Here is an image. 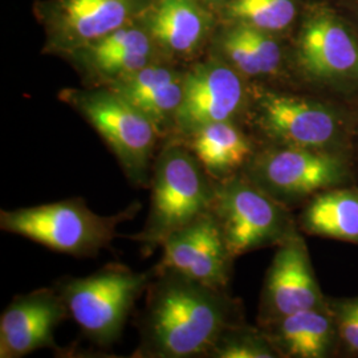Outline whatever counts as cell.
Listing matches in <instances>:
<instances>
[{
  "label": "cell",
  "instance_id": "1",
  "mask_svg": "<svg viewBox=\"0 0 358 358\" xmlns=\"http://www.w3.org/2000/svg\"><path fill=\"white\" fill-rule=\"evenodd\" d=\"M238 325V307L227 289L154 267L133 357H207L217 338Z\"/></svg>",
  "mask_w": 358,
  "mask_h": 358
},
{
  "label": "cell",
  "instance_id": "2",
  "mask_svg": "<svg viewBox=\"0 0 358 358\" xmlns=\"http://www.w3.org/2000/svg\"><path fill=\"white\" fill-rule=\"evenodd\" d=\"M150 187V208L145 226L130 236L150 250L162 247L171 234L213 211L217 194V182L177 141H166L158 150Z\"/></svg>",
  "mask_w": 358,
  "mask_h": 358
},
{
  "label": "cell",
  "instance_id": "3",
  "mask_svg": "<svg viewBox=\"0 0 358 358\" xmlns=\"http://www.w3.org/2000/svg\"><path fill=\"white\" fill-rule=\"evenodd\" d=\"M134 202L113 215H100L81 198L0 211V229L23 236L56 252L94 257L108 248L121 223L136 217Z\"/></svg>",
  "mask_w": 358,
  "mask_h": 358
},
{
  "label": "cell",
  "instance_id": "4",
  "mask_svg": "<svg viewBox=\"0 0 358 358\" xmlns=\"http://www.w3.org/2000/svg\"><path fill=\"white\" fill-rule=\"evenodd\" d=\"M153 276L154 268L137 272L110 263L90 276L64 278L56 288L83 333L97 345L110 346L121 337Z\"/></svg>",
  "mask_w": 358,
  "mask_h": 358
},
{
  "label": "cell",
  "instance_id": "5",
  "mask_svg": "<svg viewBox=\"0 0 358 358\" xmlns=\"http://www.w3.org/2000/svg\"><path fill=\"white\" fill-rule=\"evenodd\" d=\"M66 99L103 137L129 182L150 186L154 153L161 141L152 121L110 88L68 92Z\"/></svg>",
  "mask_w": 358,
  "mask_h": 358
},
{
  "label": "cell",
  "instance_id": "6",
  "mask_svg": "<svg viewBox=\"0 0 358 358\" xmlns=\"http://www.w3.org/2000/svg\"><path fill=\"white\" fill-rule=\"evenodd\" d=\"M213 214L234 259L257 248L279 245L296 232L285 205L243 173L217 182Z\"/></svg>",
  "mask_w": 358,
  "mask_h": 358
},
{
  "label": "cell",
  "instance_id": "7",
  "mask_svg": "<svg viewBox=\"0 0 358 358\" xmlns=\"http://www.w3.org/2000/svg\"><path fill=\"white\" fill-rule=\"evenodd\" d=\"M243 174L287 205L338 187L349 170L345 159L333 152L267 145L256 150Z\"/></svg>",
  "mask_w": 358,
  "mask_h": 358
},
{
  "label": "cell",
  "instance_id": "8",
  "mask_svg": "<svg viewBox=\"0 0 358 358\" xmlns=\"http://www.w3.org/2000/svg\"><path fill=\"white\" fill-rule=\"evenodd\" d=\"M255 124L268 145L332 152L344 136V122L324 103L264 92L256 100Z\"/></svg>",
  "mask_w": 358,
  "mask_h": 358
},
{
  "label": "cell",
  "instance_id": "9",
  "mask_svg": "<svg viewBox=\"0 0 358 358\" xmlns=\"http://www.w3.org/2000/svg\"><path fill=\"white\" fill-rule=\"evenodd\" d=\"M244 103L243 77L235 68L217 60L195 65L185 73L183 99L174 133L169 140L186 136L207 124L235 121L243 110Z\"/></svg>",
  "mask_w": 358,
  "mask_h": 358
},
{
  "label": "cell",
  "instance_id": "10",
  "mask_svg": "<svg viewBox=\"0 0 358 358\" xmlns=\"http://www.w3.org/2000/svg\"><path fill=\"white\" fill-rule=\"evenodd\" d=\"M297 63L313 81L358 85L357 38L334 13H312L299 38Z\"/></svg>",
  "mask_w": 358,
  "mask_h": 358
},
{
  "label": "cell",
  "instance_id": "11",
  "mask_svg": "<svg viewBox=\"0 0 358 358\" xmlns=\"http://www.w3.org/2000/svg\"><path fill=\"white\" fill-rule=\"evenodd\" d=\"M162 250L155 268L174 269L213 288L227 289L234 257L213 211L171 234Z\"/></svg>",
  "mask_w": 358,
  "mask_h": 358
},
{
  "label": "cell",
  "instance_id": "12",
  "mask_svg": "<svg viewBox=\"0 0 358 358\" xmlns=\"http://www.w3.org/2000/svg\"><path fill=\"white\" fill-rule=\"evenodd\" d=\"M69 316L56 287L13 297L0 317V358H20L44 348H57L56 328Z\"/></svg>",
  "mask_w": 358,
  "mask_h": 358
},
{
  "label": "cell",
  "instance_id": "13",
  "mask_svg": "<svg viewBox=\"0 0 358 358\" xmlns=\"http://www.w3.org/2000/svg\"><path fill=\"white\" fill-rule=\"evenodd\" d=\"M324 306L307 245L296 232L285 239L269 266L262 296L264 324L294 312Z\"/></svg>",
  "mask_w": 358,
  "mask_h": 358
},
{
  "label": "cell",
  "instance_id": "14",
  "mask_svg": "<svg viewBox=\"0 0 358 358\" xmlns=\"http://www.w3.org/2000/svg\"><path fill=\"white\" fill-rule=\"evenodd\" d=\"M183 80L185 75L171 68L149 64L110 83L109 88L146 115L165 142L174 133L176 118L183 99Z\"/></svg>",
  "mask_w": 358,
  "mask_h": 358
},
{
  "label": "cell",
  "instance_id": "15",
  "mask_svg": "<svg viewBox=\"0 0 358 358\" xmlns=\"http://www.w3.org/2000/svg\"><path fill=\"white\" fill-rule=\"evenodd\" d=\"M169 141L182 143L215 182H223L243 173L257 150L235 121L207 124Z\"/></svg>",
  "mask_w": 358,
  "mask_h": 358
},
{
  "label": "cell",
  "instance_id": "16",
  "mask_svg": "<svg viewBox=\"0 0 358 358\" xmlns=\"http://www.w3.org/2000/svg\"><path fill=\"white\" fill-rule=\"evenodd\" d=\"M266 325L264 334L279 356L325 357L332 344L333 317L324 306L294 312Z\"/></svg>",
  "mask_w": 358,
  "mask_h": 358
},
{
  "label": "cell",
  "instance_id": "17",
  "mask_svg": "<svg viewBox=\"0 0 358 358\" xmlns=\"http://www.w3.org/2000/svg\"><path fill=\"white\" fill-rule=\"evenodd\" d=\"M308 234L358 243V189L319 192L301 214Z\"/></svg>",
  "mask_w": 358,
  "mask_h": 358
},
{
  "label": "cell",
  "instance_id": "18",
  "mask_svg": "<svg viewBox=\"0 0 358 358\" xmlns=\"http://www.w3.org/2000/svg\"><path fill=\"white\" fill-rule=\"evenodd\" d=\"M226 63L242 76H273L282 66V53L278 41L255 27L241 23L222 40Z\"/></svg>",
  "mask_w": 358,
  "mask_h": 358
},
{
  "label": "cell",
  "instance_id": "19",
  "mask_svg": "<svg viewBox=\"0 0 358 358\" xmlns=\"http://www.w3.org/2000/svg\"><path fill=\"white\" fill-rule=\"evenodd\" d=\"M129 13V0H64L62 22L69 38L92 44L122 28Z\"/></svg>",
  "mask_w": 358,
  "mask_h": 358
},
{
  "label": "cell",
  "instance_id": "20",
  "mask_svg": "<svg viewBox=\"0 0 358 358\" xmlns=\"http://www.w3.org/2000/svg\"><path fill=\"white\" fill-rule=\"evenodd\" d=\"M205 17L192 0H161L152 17V32L169 51L187 55L203 38Z\"/></svg>",
  "mask_w": 358,
  "mask_h": 358
},
{
  "label": "cell",
  "instance_id": "21",
  "mask_svg": "<svg viewBox=\"0 0 358 358\" xmlns=\"http://www.w3.org/2000/svg\"><path fill=\"white\" fill-rule=\"evenodd\" d=\"M294 0H232L230 13L241 23L266 32L282 31L296 17Z\"/></svg>",
  "mask_w": 358,
  "mask_h": 358
},
{
  "label": "cell",
  "instance_id": "22",
  "mask_svg": "<svg viewBox=\"0 0 358 358\" xmlns=\"http://www.w3.org/2000/svg\"><path fill=\"white\" fill-rule=\"evenodd\" d=\"M278 352L264 332L245 331L234 325L224 331L206 358H273Z\"/></svg>",
  "mask_w": 358,
  "mask_h": 358
},
{
  "label": "cell",
  "instance_id": "23",
  "mask_svg": "<svg viewBox=\"0 0 358 358\" xmlns=\"http://www.w3.org/2000/svg\"><path fill=\"white\" fill-rule=\"evenodd\" d=\"M336 322L345 345L358 353V299L343 301L337 306Z\"/></svg>",
  "mask_w": 358,
  "mask_h": 358
}]
</instances>
